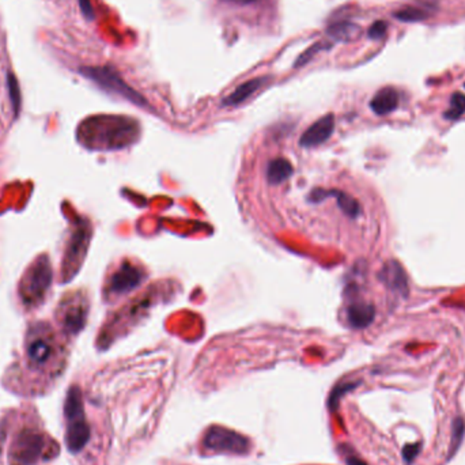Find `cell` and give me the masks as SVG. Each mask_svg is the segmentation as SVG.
Segmentation results:
<instances>
[{
  "mask_svg": "<svg viewBox=\"0 0 465 465\" xmlns=\"http://www.w3.org/2000/svg\"><path fill=\"white\" fill-rule=\"evenodd\" d=\"M65 413L67 419V448L69 452L78 453L90 440V426L84 416L82 392L78 387H71L67 394Z\"/></svg>",
  "mask_w": 465,
  "mask_h": 465,
  "instance_id": "1",
  "label": "cell"
},
{
  "mask_svg": "<svg viewBox=\"0 0 465 465\" xmlns=\"http://www.w3.org/2000/svg\"><path fill=\"white\" fill-rule=\"evenodd\" d=\"M52 279L54 273L49 259L43 255L29 266L19 284V295L23 304L27 306L40 305L52 284Z\"/></svg>",
  "mask_w": 465,
  "mask_h": 465,
  "instance_id": "2",
  "label": "cell"
},
{
  "mask_svg": "<svg viewBox=\"0 0 465 465\" xmlns=\"http://www.w3.org/2000/svg\"><path fill=\"white\" fill-rule=\"evenodd\" d=\"M58 345L55 334L48 324H34L26 339V358L33 369H41L51 363L56 355Z\"/></svg>",
  "mask_w": 465,
  "mask_h": 465,
  "instance_id": "3",
  "label": "cell"
},
{
  "mask_svg": "<svg viewBox=\"0 0 465 465\" xmlns=\"http://www.w3.org/2000/svg\"><path fill=\"white\" fill-rule=\"evenodd\" d=\"M80 73L109 93L117 94L137 106H147V101L143 95L127 84L120 73L112 67H83L80 68Z\"/></svg>",
  "mask_w": 465,
  "mask_h": 465,
  "instance_id": "4",
  "label": "cell"
},
{
  "mask_svg": "<svg viewBox=\"0 0 465 465\" xmlns=\"http://www.w3.org/2000/svg\"><path fill=\"white\" fill-rule=\"evenodd\" d=\"M203 448L214 453L247 455L249 453L252 444L245 435L215 424L205 431L203 437Z\"/></svg>",
  "mask_w": 465,
  "mask_h": 465,
  "instance_id": "5",
  "label": "cell"
},
{
  "mask_svg": "<svg viewBox=\"0 0 465 465\" xmlns=\"http://www.w3.org/2000/svg\"><path fill=\"white\" fill-rule=\"evenodd\" d=\"M47 441L43 433L23 429L10 448V465H34L44 455Z\"/></svg>",
  "mask_w": 465,
  "mask_h": 465,
  "instance_id": "6",
  "label": "cell"
},
{
  "mask_svg": "<svg viewBox=\"0 0 465 465\" xmlns=\"http://www.w3.org/2000/svg\"><path fill=\"white\" fill-rule=\"evenodd\" d=\"M90 241V229L82 222L72 233L67 245L66 258L63 260V279L68 282L82 264Z\"/></svg>",
  "mask_w": 465,
  "mask_h": 465,
  "instance_id": "7",
  "label": "cell"
},
{
  "mask_svg": "<svg viewBox=\"0 0 465 465\" xmlns=\"http://www.w3.org/2000/svg\"><path fill=\"white\" fill-rule=\"evenodd\" d=\"M59 323L68 333L80 332L86 324L87 306L80 298H69L59 308Z\"/></svg>",
  "mask_w": 465,
  "mask_h": 465,
  "instance_id": "8",
  "label": "cell"
},
{
  "mask_svg": "<svg viewBox=\"0 0 465 465\" xmlns=\"http://www.w3.org/2000/svg\"><path fill=\"white\" fill-rule=\"evenodd\" d=\"M144 272L139 266H133L130 263H124L120 266L109 280V291L112 294L120 295L127 294L139 287L144 280Z\"/></svg>",
  "mask_w": 465,
  "mask_h": 465,
  "instance_id": "9",
  "label": "cell"
},
{
  "mask_svg": "<svg viewBox=\"0 0 465 465\" xmlns=\"http://www.w3.org/2000/svg\"><path fill=\"white\" fill-rule=\"evenodd\" d=\"M334 131V116L332 113L323 116L313 123L299 139L302 147H316L327 141Z\"/></svg>",
  "mask_w": 465,
  "mask_h": 465,
  "instance_id": "10",
  "label": "cell"
},
{
  "mask_svg": "<svg viewBox=\"0 0 465 465\" xmlns=\"http://www.w3.org/2000/svg\"><path fill=\"white\" fill-rule=\"evenodd\" d=\"M378 277L381 279V282L388 288L407 297V294H408L407 273H405L404 268L401 266L399 262H396V260L388 262L385 266H383Z\"/></svg>",
  "mask_w": 465,
  "mask_h": 465,
  "instance_id": "11",
  "label": "cell"
},
{
  "mask_svg": "<svg viewBox=\"0 0 465 465\" xmlns=\"http://www.w3.org/2000/svg\"><path fill=\"white\" fill-rule=\"evenodd\" d=\"M399 93L394 87H384L376 93L370 101V109L378 115L385 116L392 113L399 106Z\"/></svg>",
  "mask_w": 465,
  "mask_h": 465,
  "instance_id": "12",
  "label": "cell"
},
{
  "mask_svg": "<svg viewBox=\"0 0 465 465\" xmlns=\"http://www.w3.org/2000/svg\"><path fill=\"white\" fill-rule=\"evenodd\" d=\"M376 317V309L367 302H354L347 309V320L355 330L367 328Z\"/></svg>",
  "mask_w": 465,
  "mask_h": 465,
  "instance_id": "13",
  "label": "cell"
},
{
  "mask_svg": "<svg viewBox=\"0 0 465 465\" xmlns=\"http://www.w3.org/2000/svg\"><path fill=\"white\" fill-rule=\"evenodd\" d=\"M328 196H334L336 201L339 204V207L341 208V211L351 216V218H356L361 214V205L356 200L351 198L350 195L341 192V191H324V190H315L310 194V201H321V200L328 198Z\"/></svg>",
  "mask_w": 465,
  "mask_h": 465,
  "instance_id": "14",
  "label": "cell"
},
{
  "mask_svg": "<svg viewBox=\"0 0 465 465\" xmlns=\"http://www.w3.org/2000/svg\"><path fill=\"white\" fill-rule=\"evenodd\" d=\"M268 82V78L266 76H260V78H255L251 79L245 83H241L231 94H229L225 100H223V105L225 106H237L242 102H245L249 97H252L255 93H258L264 84Z\"/></svg>",
  "mask_w": 465,
  "mask_h": 465,
  "instance_id": "15",
  "label": "cell"
},
{
  "mask_svg": "<svg viewBox=\"0 0 465 465\" xmlns=\"http://www.w3.org/2000/svg\"><path fill=\"white\" fill-rule=\"evenodd\" d=\"M293 172L294 169L290 161L284 158H276L272 159L266 166V180L269 184H282L291 177Z\"/></svg>",
  "mask_w": 465,
  "mask_h": 465,
  "instance_id": "16",
  "label": "cell"
},
{
  "mask_svg": "<svg viewBox=\"0 0 465 465\" xmlns=\"http://www.w3.org/2000/svg\"><path fill=\"white\" fill-rule=\"evenodd\" d=\"M327 34L333 41H351L359 34V26L350 21H337L328 26Z\"/></svg>",
  "mask_w": 465,
  "mask_h": 465,
  "instance_id": "17",
  "label": "cell"
},
{
  "mask_svg": "<svg viewBox=\"0 0 465 465\" xmlns=\"http://www.w3.org/2000/svg\"><path fill=\"white\" fill-rule=\"evenodd\" d=\"M465 437V420L462 416H456L452 422V435H451V445L448 452V459L456 456L459 452Z\"/></svg>",
  "mask_w": 465,
  "mask_h": 465,
  "instance_id": "18",
  "label": "cell"
},
{
  "mask_svg": "<svg viewBox=\"0 0 465 465\" xmlns=\"http://www.w3.org/2000/svg\"><path fill=\"white\" fill-rule=\"evenodd\" d=\"M395 16L401 22H420L429 16V12L423 7L407 5L395 12Z\"/></svg>",
  "mask_w": 465,
  "mask_h": 465,
  "instance_id": "19",
  "label": "cell"
},
{
  "mask_svg": "<svg viewBox=\"0 0 465 465\" xmlns=\"http://www.w3.org/2000/svg\"><path fill=\"white\" fill-rule=\"evenodd\" d=\"M7 89H8V95H10V101L14 109L15 116H18L19 111H21V104H22V98H21V89H19V83L14 75V72L7 73Z\"/></svg>",
  "mask_w": 465,
  "mask_h": 465,
  "instance_id": "20",
  "label": "cell"
},
{
  "mask_svg": "<svg viewBox=\"0 0 465 465\" xmlns=\"http://www.w3.org/2000/svg\"><path fill=\"white\" fill-rule=\"evenodd\" d=\"M465 113V94L463 93H455L451 98L449 109L444 113V117L446 120H457Z\"/></svg>",
  "mask_w": 465,
  "mask_h": 465,
  "instance_id": "21",
  "label": "cell"
},
{
  "mask_svg": "<svg viewBox=\"0 0 465 465\" xmlns=\"http://www.w3.org/2000/svg\"><path fill=\"white\" fill-rule=\"evenodd\" d=\"M359 384H361V383H343V384H339V385H336V387L333 388L331 395H330V399H328V405H330V409L336 411V408H337V404H339L340 399H341V398H343L345 394H348V392L354 391V389H355V388H356Z\"/></svg>",
  "mask_w": 465,
  "mask_h": 465,
  "instance_id": "22",
  "label": "cell"
},
{
  "mask_svg": "<svg viewBox=\"0 0 465 465\" xmlns=\"http://www.w3.org/2000/svg\"><path fill=\"white\" fill-rule=\"evenodd\" d=\"M330 47L328 45H324L323 43H317V44H315V45H312L309 49H306L298 59H297V62L294 63V67H302L305 66L309 60H312L320 51H323V49H328Z\"/></svg>",
  "mask_w": 465,
  "mask_h": 465,
  "instance_id": "23",
  "label": "cell"
},
{
  "mask_svg": "<svg viewBox=\"0 0 465 465\" xmlns=\"http://www.w3.org/2000/svg\"><path fill=\"white\" fill-rule=\"evenodd\" d=\"M420 451H422V444L420 442L404 445V448L401 451V457H402L405 465L412 464L415 462V459L419 456Z\"/></svg>",
  "mask_w": 465,
  "mask_h": 465,
  "instance_id": "24",
  "label": "cell"
},
{
  "mask_svg": "<svg viewBox=\"0 0 465 465\" xmlns=\"http://www.w3.org/2000/svg\"><path fill=\"white\" fill-rule=\"evenodd\" d=\"M340 451H341V456L344 457V462H345V464L347 465H367L361 457H359V455L351 448V446H348V445H343L341 448H340Z\"/></svg>",
  "mask_w": 465,
  "mask_h": 465,
  "instance_id": "25",
  "label": "cell"
},
{
  "mask_svg": "<svg viewBox=\"0 0 465 465\" xmlns=\"http://www.w3.org/2000/svg\"><path fill=\"white\" fill-rule=\"evenodd\" d=\"M387 29H388V25H387L384 21H377V22H374V23L369 27L367 36H369V38H372V40H380V38H383V37L385 36Z\"/></svg>",
  "mask_w": 465,
  "mask_h": 465,
  "instance_id": "26",
  "label": "cell"
},
{
  "mask_svg": "<svg viewBox=\"0 0 465 465\" xmlns=\"http://www.w3.org/2000/svg\"><path fill=\"white\" fill-rule=\"evenodd\" d=\"M79 7L82 10V14L87 18V19H93L94 18V10L91 5L90 0H78Z\"/></svg>",
  "mask_w": 465,
  "mask_h": 465,
  "instance_id": "27",
  "label": "cell"
},
{
  "mask_svg": "<svg viewBox=\"0 0 465 465\" xmlns=\"http://www.w3.org/2000/svg\"><path fill=\"white\" fill-rule=\"evenodd\" d=\"M225 3H230V4H237V5H248V4H253L259 0H222Z\"/></svg>",
  "mask_w": 465,
  "mask_h": 465,
  "instance_id": "28",
  "label": "cell"
}]
</instances>
